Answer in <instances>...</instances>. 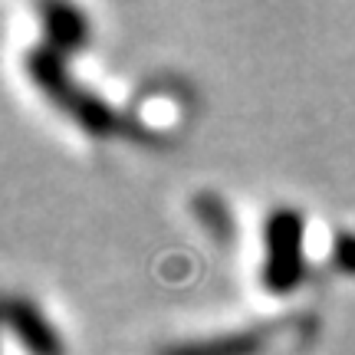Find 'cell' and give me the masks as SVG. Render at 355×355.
<instances>
[{
	"instance_id": "52a82bcc",
	"label": "cell",
	"mask_w": 355,
	"mask_h": 355,
	"mask_svg": "<svg viewBox=\"0 0 355 355\" xmlns=\"http://www.w3.org/2000/svg\"><path fill=\"white\" fill-rule=\"evenodd\" d=\"M332 266L355 279V230H339L332 241Z\"/></svg>"
},
{
	"instance_id": "3957f363",
	"label": "cell",
	"mask_w": 355,
	"mask_h": 355,
	"mask_svg": "<svg viewBox=\"0 0 355 355\" xmlns=\"http://www.w3.org/2000/svg\"><path fill=\"white\" fill-rule=\"evenodd\" d=\"M3 322L26 355H66L63 332L53 326L33 300L10 293L3 303Z\"/></svg>"
},
{
	"instance_id": "277c9868",
	"label": "cell",
	"mask_w": 355,
	"mask_h": 355,
	"mask_svg": "<svg viewBox=\"0 0 355 355\" xmlns=\"http://www.w3.org/2000/svg\"><path fill=\"white\" fill-rule=\"evenodd\" d=\"M40 24H43V43L50 50L63 53L66 60L92 43V24H89L86 10H79L73 3H43Z\"/></svg>"
},
{
	"instance_id": "7a4b0ae2",
	"label": "cell",
	"mask_w": 355,
	"mask_h": 355,
	"mask_svg": "<svg viewBox=\"0 0 355 355\" xmlns=\"http://www.w3.org/2000/svg\"><path fill=\"white\" fill-rule=\"evenodd\" d=\"M306 220L296 207H273L263 220L260 283L273 296H290L306 279Z\"/></svg>"
},
{
	"instance_id": "8992f818",
	"label": "cell",
	"mask_w": 355,
	"mask_h": 355,
	"mask_svg": "<svg viewBox=\"0 0 355 355\" xmlns=\"http://www.w3.org/2000/svg\"><path fill=\"white\" fill-rule=\"evenodd\" d=\"M191 214L207 230V237H211L217 247H230V243H234V237H237V220H234V211L227 207V201H224L220 194H214V191L194 194Z\"/></svg>"
},
{
	"instance_id": "6da1fadb",
	"label": "cell",
	"mask_w": 355,
	"mask_h": 355,
	"mask_svg": "<svg viewBox=\"0 0 355 355\" xmlns=\"http://www.w3.org/2000/svg\"><path fill=\"white\" fill-rule=\"evenodd\" d=\"M24 69L37 92L50 102L56 112H63L69 122H76L83 132L96 135V139H115V135H132V139H148L139 122H132L115 109L112 102L96 96L92 89L73 79L69 73V60L63 53L50 50L46 43H37L33 50H26Z\"/></svg>"
},
{
	"instance_id": "5b68a950",
	"label": "cell",
	"mask_w": 355,
	"mask_h": 355,
	"mask_svg": "<svg viewBox=\"0 0 355 355\" xmlns=\"http://www.w3.org/2000/svg\"><path fill=\"white\" fill-rule=\"evenodd\" d=\"M273 326H247V329H230L191 343H171L158 355H260L270 345Z\"/></svg>"
}]
</instances>
